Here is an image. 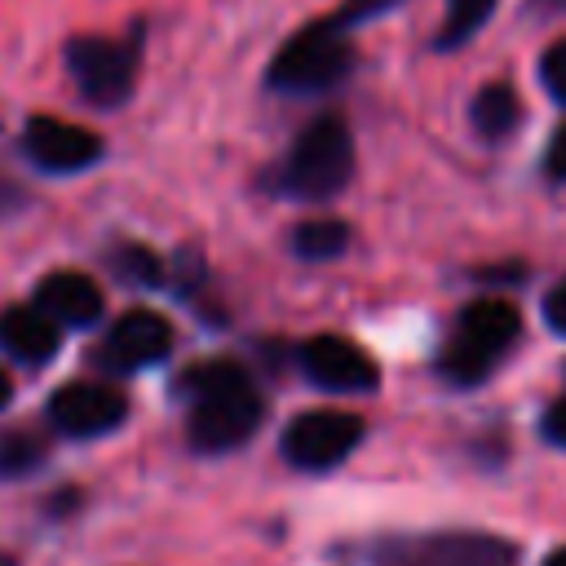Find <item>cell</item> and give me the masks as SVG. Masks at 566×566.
Returning a JSON list of instances; mask_svg holds the SVG:
<instances>
[{"label":"cell","instance_id":"obj_1","mask_svg":"<svg viewBox=\"0 0 566 566\" xmlns=\"http://www.w3.org/2000/svg\"><path fill=\"white\" fill-rule=\"evenodd\" d=\"M177 394L190 402L186 438L195 451H208V455L243 447L265 416L256 385L234 358H208L186 367L177 380Z\"/></svg>","mask_w":566,"mask_h":566},{"label":"cell","instance_id":"obj_2","mask_svg":"<svg viewBox=\"0 0 566 566\" xmlns=\"http://www.w3.org/2000/svg\"><path fill=\"white\" fill-rule=\"evenodd\" d=\"M354 177V137L340 115H318L301 128L283 164L270 172V190L296 203H323Z\"/></svg>","mask_w":566,"mask_h":566},{"label":"cell","instance_id":"obj_3","mask_svg":"<svg viewBox=\"0 0 566 566\" xmlns=\"http://www.w3.org/2000/svg\"><path fill=\"white\" fill-rule=\"evenodd\" d=\"M522 332V318L509 301L500 296H478L460 310L442 354H438V371L451 380V385H478L495 371V363L513 349Z\"/></svg>","mask_w":566,"mask_h":566},{"label":"cell","instance_id":"obj_4","mask_svg":"<svg viewBox=\"0 0 566 566\" xmlns=\"http://www.w3.org/2000/svg\"><path fill=\"white\" fill-rule=\"evenodd\" d=\"M354 31H345L332 13L301 27L270 62V88L279 93H292V97H314V93H327L336 88L349 71H354V44H349Z\"/></svg>","mask_w":566,"mask_h":566},{"label":"cell","instance_id":"obj_5","mask_svg":"<svg viewBox=\"0 0 566 566\" xmlns=\"http://www.w3.org/2000/svg\"><path fill=\"white\" fill-rule=\"evenodd\" d=\"M137 62H142V31L124 35V40L75 35L66 44V71H71L80 97L102 106V111H115L133 97Z\"/></svg>","mask_w":566,"mask_h":566},{"label":"cell","instance_id":"obj_6","mask_svg":"<svg viewBox=\"0 0 566 566\" xmlns=\"http://www.w3.org/2000/svg\"><path fill=\"white\" fill-rule=\"evenodd\" d=\"M363 442V420L354 411H301L283 429V455L292 469L323 473L336 469Z\"/></svg>","mask_w":566,"mask_h":566},{"label":"cell","instance_id":"obj_7","mask_svg":"<svg viewBox=\"0 0 566 566\" xmlns=\"http://www.w3.org/2000/svg\"><path fill=\"white\" fill-rule=\"evenodd\" d=\"M296 363L327 394H371L380 385V367L371 363V354L345 336H332V332L310 336L296 349Z\"/></svg>","mask_w":566,"mask_h":566},{"label":"cell","instance_id":"obj_8","mask_svg":"<svg viewBox=\"0 0 566 566\" xmlns=\"http://www.w3.org/2000/svg\"><path fill=\"white\" fill-rule=\"evenodd\" d=\"M168 349H172V323L155 310H128L106 327V336L97 345V363L106 371L128 376V371L164 363Z\"/></svg>","mask_w":566,"mask_h":566},{"label":"cell","instance_id":"obj_9","mask_svg":"<svg viewBox=\"0 0 566 566\" xmlns=\"http://www.w3.org/2000/svg\"><path fill=\"white\" fill-rule=\"evenodd\" d=\"M124 416H128L124 394L102 380H71L49 398V424L66 438H102L119 429Z\"/></svg>","mask_w":566,"mask_h":566},{"label":"cell","instance_id":"obj_10","mask_svg":"<svg viewBox=\"0 0 566 566\" xmlns=\"http://www.w3.org/2000/svg\"><path fill=\"white\" fill-rule=\"evenodd\" d=\"M22 155L44 172H80L102 159V137L57 115H31L22 128Z\"/></svg>","mask_w":566,"mask_h":566},{"label":"cell","instance_id":"obj_11","mask_svg":"<svg viewBox=\"0 0 566 566\" xmlns=\"http://www.w3.org/2000/svg\"><path fill=\"white\" fill-rule=\"evenodd\" d=\"M380 566H517V548L491 535H424L394 544Z\"/></svg>","mask_w":566,"mask_h":566},{"label":"cell","instance_id":"obj_12","mask_svg":"<svg viewBox=\"0 0 566 566\" xmlns=\"http://www.w3.org/2000/svg\"><path fill=\"white\" fill-rule=\"evenodd\" d=\"M44 318H53L57 327H93L106 310L102 287L80 274V270H53L35 283V301H31Z\"/></svg>","mask_w":566,"mask_h":566},{"label":"cell","instance_id":"obj_13","mask_svg":"<svg viewBox=\"0 0 566 566\" xmlns=\"http://www.w3.org/2000/svg\"><path fill=\"white\" fill-rule=\"evenodd\" d=\"M62 345V327L53 318H44L35 305H9L0 310V349L27 367H40L57 354Z\"/></svg>","mask_w":566,"mask_h":566},{"label":"cell","instance_id":"obj_14","mask_svg":"<svg viewBox=\"0 0 566 566\" xmlns=\"http://www.w3.org/2000/svg\"><path fill=\"white\" fill-rule=\"evenodd\" d=\"M469 124H473V133L482 137V142H504L517 124H522V102H517V93L509 88V84H482L478 88V97H473V106H469Z\"/></svg>","mask_w":566,"mask_h":566},{"label":"cell","instance_id":"obj_15","mask_svg":"<svg viewBox=\"0 0 566 566\" xmlns=\"http://www.w3.org/2000/svg\"><path fill=\"white\" fill-rule=\"evenodd\" d=\"M349 248V226L336 217H310L292 230V252L305 261H332Z\"/></svg>","mask_w":566,"mask_h":566},{"label":"cell","instance_id":"obj_16","mask_svg":"<svg viewBox=\"0 0 566 566\" xmlns=\"http://www.w3.org/2000/svg\"><path fill=\"white\" fill-rule=\"evenodd\" d=\"M495 4L500 0H447V18H442V31H438V49H460V44H469L482 27H486V18L495 13Z\"/></svg>","mask_w":566,"mask_h":566},{"label":"cell","instance_id":"obj_17","mask_svg":"<svg viewBox=\"0 0 566 566\" xmlns=\"http://www.w3.org/2000/svg\"><path fill=\"white\" fill-rule=\"evenodd\" d=\"M111 270H115L128 287H159V283H164L159 256H155L150 248H142V243H119V248L111 252Z\"/></svg>","mask_w":566,"mask_h":566},{"label":"cell","instance_id":"obj_18","mask_svg":"<svg viewBox=\"0 0 566 566\" xmlns=\"http://www.w3.org/2000/svg\"><path fill=\"white\" fill-rule=\"evenodd\" d=\"M40 455H44V447H40V438H31V433H9V438H0V469H4V473H27V469L40 464Z\"/></svg>","mask_w":566,"mask_h":566},{"label":"cell","instance_id":"obj_19","mask_svg":"<svg viewBox=\"0 0 566 566\" xmlns=\"http://www.w3.org/2000/svg\"><path fill=\"white\" fill-rule=\"evenodd\" d=\"M539 80H544L548 97L566 106V40H557V44L544 49V57H539Z\"/></svg>","mask_w":566,"mask_h":566},{"label":"cell","instance_id":"obj_20","mask_svg":"<svg viewBox=\"0 0 566 566\" xmlns=\"http://www.w3.org/2000/svg\"><path fill=\"white\" fill-rule=\"evenodd\" d=\"M402 0H345L332 18L345 27V31H354V27H363V22H371V18H380V13H389V9H398Z\"/></svg>","mask_w":566,"mask_h":566},{"label":"cell","instance_id":"obj_21","mask_svg":"<svg viewBox=\"0 0 566 566\" xmlns=\"http://www.w3.org/2000/svg\"><path fill=\"white\" fill-rule=\"evenodd\" d=\"M544 323L557 332V336H566V274L548 287V296H544Z\"/></svg>","mask_w":566,"mask_h":566},{"label":"cell","instance_id":"obj_22","mask_svg":"<svg viewBox=\"0 0 566 566\" xmlns=\"http://www.w3.org/2000/svg\"><path fill=\"white\" fill-rule=\"evenodd\" d=\"M544 172H548L553 181H566V124L553 128V137H548V146H544Z\"/></svg>","mask_w":566,"mask_h":566},{"label":"cell","instance_id":"obj_23","mask_svg":"<svg viewBox=\"0 0 566 566\" xmlns=\"http://www.w3.org/2000/svg\"><path fill=\"white\" fill-rule=\"evenodd\" d=\"M544 438L553 447H566V394L557 402H548V411H544Z\"/></svg>","mask_w":566,"mask_h":566},{"label":"cell","instance_id":"obj_24","mask_svg":"<svg viewBox=\"0 0 566 566\" xmlns=\"http://www.w3.org/2000/svg\"><path fill=\"white\" fill-rule=\"evenodd\" d=\"M9 398H13V380H9V371L0 367V407H9Z\"/></svg>","mask_w":566,"mask_h":566},{"label":"cell","instance_id":"obj_25","mask_svg":"<svg viewBox=\"0 0 566 566\" xmlns=\"http://www.w3.org/2000/svg\"><path fill=\"white\" fill-rule=\"evenodd\" d=\"M539 13H566V0H535Z\"/></svg>","mask_w":566,"mask_h":566},{"label":"cell","instance_id":"obj_26","mask_svg":"<svg viewBox=\"0 0 566 566\" xmlns=\"http://www.w3.org/2000/svg\"><path fill=\"white\" fill-rule=\"evenodd\" d=\"M544 566H566V548H553V553L544 557Z\"/></svg>","mask_w":566,"mask_h":566}]
</instances>
